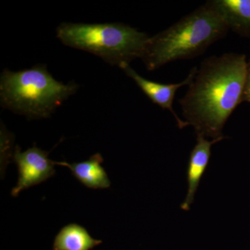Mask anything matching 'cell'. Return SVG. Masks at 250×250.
Returning <instances> with one entry per match:
<instances>
[{"instance_id": "6da1fadb", "label": "cell", "mask_w": 250, "mask_h": 250, "mask_svg": "<svg viewBox=\"0 0 250 250\" xmlns=\"http://www.w3.org/2000/svg\"><path fill=\"white\" fill-rule=\"evenodd\" d=\"M247 65L246 56L231 53L202 62L179 100L186 123L193 126L197 136L225 138L224 126L242 103Z\"/></svg>"}, {"instance_id": "7a4b0ae2", "label": "cell", "mask_w": 250, "mask_h": 250, "mask_svg": "<svg viewBox=\"0 0 250 250\" xmlns=\"http://www.w3.org/2000/svg\"><path fill=\"white\" fill-rule=\"evenodd\" d=\"M229 29L218 10L208 1L173 25L149 37L142 61L155 70L174 61L194 58L226 35Z\"/></svg>"}, {"instance_id": "3957f363", "label": "cell", "mask_w": 250, "mask_h": 250, "mask_svg": "<svg viewBox=\"0 0 250 250\" xmlns=\"http://www.w3.org/2000/svg\"><path fill=\"white\" fill-rule=\"evenodd\" d=\"M74 82L56 80L45 65L12 72L4 70L0 80V99L4 108L29 118H48L77 91Z\"/></svg>"}, {"instance_id": "277c9868", "label": "cell", "mask_w": 250, "mask_h": 250, "mask_svg": "<svg viewBox=\"0 0 250 250\" xmlns=\"http://www.w3.org/2000/svg\"><path fill=\"white\" fill-rule=\"evenodd\" d=\"M57 37L64 45L95 54L111 65L142 58L149 36L121 23H62Z\"/></svg>"}, {"instance_id": "5b68a950", "label": "cell", "mask_w": 250, "mask_h": 250, "mask_svg": "<svg viewBox=\"0 0 250 250\" xmlns=\"http://www.w3.org/2000/svg\"><path fill=\"white\" fill-rule=\"evenodd\" d=\"M14 160L18 166L19 178L11 195L17 197L20 192L45 182L55 174V162L48 158V153L40 148L33 147L21 152L16 147Z\"/></svg>"}, {"instance_id": "8992f818", "label": "cell", "mask_w": 250, "mask_h": 250, "mask_svg": "<svg viewBox=\"0 0 250 250\" xmlns=\"http://www.w3.org/2000/svg\"><path fill=\"white\" fill-rule=\"evenodd\" d=\"M119 67L127 76L131 77L136 82V84L139 85L143 93L152 100L153 103L159 105L163 109L168 110L172 113L180 129L188 125L185 121H182L177 116V113H175L172 108V104H173L174 95L177 93V90L184 85H190L192 81L193 80L197 71L196 67H194L192 69L191 71L188 75L187 78L183 82L177 83H170V84H164V83L146 80L135 71L134 69L130 66L129 63H123Z\"/></svg>"}, {"instance_id": "52a82bcc", "label": "cell", "mask_w": 250, "mask_h": 250, "mask_svg": "<svg viewBox=\"0 0 250 250\" xmlns=\"http://www.w3.org/2000/svg\"><path fill=\"white\" fill-rule=\"evenodd\" d=\"M225 139V138H220L209 141L203 136H197L196 145L190 153L189 158L187 170V197L181 205V208L184 210L190 209V206L193 203L197 188L209 162L212 146Z\"/></svg>"}, {"instance_id": "ba28073f", "label": "cell", "mask_w": 250, "mask_h": 250, "mask_svg": "<svg viewBox=\"0 0 250 250\" xmlns=\"http://www.w3.org/2000/svg\"><path fill=\"white\" fill-rule=\"evenodd\" d=\"M103 161L101 154H95L83 162L69 164L62 161L55 162V165L65 166L70 169L74 177L89 188L104 189L110 187L111 182L102 166Z\"/></svg>"}, {"instance_id": "9c48e42d", "label": "cell", "mask_w": 250, "mask_h": 250, "mask_svg": "<svg viewBox=\"0 0 250 250\" xmlns=\"http://www.w3.org/2000/svg\"><path fill=\"white\" fill-rule=\"evenodd\" d=\"M212 4L229 29L250 36V0H213Z\"/></svg>"}, {"instance_id": "30bf717a", "label": "cell", "mask_w": 250, "mask_h": 250, "mask_svg": "<svg viewBox=\"0 0 250 250\" xmlns=\"http://www.w3.org/2000/svg\"><path fill=\"white\" fill-rule=\"evenodd\" d=\"M102 243L77 224L63 227L56 236L54 250H90Z\"/></svg>"}, {"instance_id": "8fae6325", "label": "cell", "mask_w": 250, "mask_h": 250, "mask_svg": "<svg viewBox=\"0 0 250 250\" xmlns=\"http://www.w3.org/2000/svg\"><path fill=\"white\" fill-rule=\"evenodd\" d=\"M246 101L250 103V62L247 65L246 82L243 90L242 102Z\"/></svg>"}]
</instances>
